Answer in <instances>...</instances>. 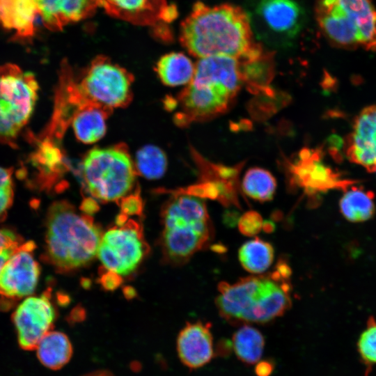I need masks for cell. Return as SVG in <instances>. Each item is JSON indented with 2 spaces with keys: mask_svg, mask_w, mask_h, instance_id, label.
Returning <instances> with one entry per match:
<instances>
[{
  "mask_svg": "<svg viewBox=\"0 0 376 376\" xmlns=\"http://www.w3.org/2000/svg\"><path fill=\"white\" fill-rule=\"evenodd\" d=\"M180 40L198 58L226 56L244 61L263 52L254 41L248 15L228 3L210 7L196 3L181 24Z\"/></svg>",
  "mask_w": 376,
  "mask_h": 376,
  "instance_id": "6da1fadb",
  "label": "cell"
},
{
  "mask_svg": "<svg viewBox=\"0 0 376 376\" xmlns=\"http://www.w3.org/2000/svg\"><path fill=\"white\" fill-rule=\"evenodd\" d=\"M290 275L276 265L267 274L219 283L216 304L220 315L233 323L258 324L281 316L291 306Z\"/></svg>",
  "mask_w": 376,
  "mask_h": 376,
  "instance_id": "7a4b0ae2",
  "label": "cell"
},
{
  "mask_svg": "<svg viewBox=\"0 0 376 376\" xmlns=\"http://www.w3.org/2000/svg\"><path fill=\"white\" fill-rule=\"evenodd\" d=\"M102 236L90 215L79 214L66 201H57L47 212L42 258L57 272H72L93 260Z\"/></svg>",
  "mask_w": 376,
  "mask_h": 376,
  "instance_id": "3957f363",
  "label": "cell"
},
{
  "mask_svg": "<svg viewBox=\"0 0 376 376\" xmlns=\"http://www.w3.org/2000/svg\"><path fill=\"white\" fill-rule=\"evenodd\" d=\"M240 87L238 75L228 63L212 58L198 60L191 81L178 95L181 110L175 122L185 125L222 114Z\"/></svg>",
  "mask_w": 376,
  "mask_h": 376,
  "instance_id": "277c9868",
  "label": "cell"
},
{
  "mask_svg": "<svg viewBox=\"0 0 376 376\" xmlns=\"http://www.w3.org/2000/svg\"><path fill=\"white\" fill-rule=\"evenodd\" d=\"M162 244L171 259L184 260L201 250L211 237L212 226L202 198L182 194L163 212Z\"/></svg>",
  "mask_w": 376,
  "mask_h": 376,
  "instance_id": "5b68a950",
  "label": "cell"
},
{
  "mask_svg": "<svg viewBox=\"0 0 376 376\" xmlns=\"http://www.w3.org/2000/svg\"><path fill=\"white\" fill-rule=\"evenodd\" d=\"M38 91L32 72L10 63L0 66V143L16 146L33 113Z\"/></svg>",
  "mask_w": 376,
  "mask_h": 376,
  "instance_id": "8992f818",
  "label": "cell"
},
{
  "mask_svg": "<svg viewBox=\"0 0 376 376\" xmlns=\"http://www.w3.org/2000/svg\"><path fill=\"white\" fill-rule=\"evenodd\" d=\"M83 175L90 194L108 202L123 198L132 188L136 169L125 145L93 148L85 156Z\"/></svg>",
  "mask_w": 376,
  "mask_h": 376,
  "instance_id": "52a82bcc",
  "label": "cell"
},
{
  "mask_svg": "<svg viewBox=\"0 0 376 376\" xmlns=\"http://www.w3.org/2000/svg\"><path fill=\"white\" fill-rule=\"evenodd\" d=\"M134 77L124 68L105 56L95 58L77 84L82 96L89 102L111 111L124 107L132 97Z\"/></svg>",
  "mask_w": 376,
  "mask_h": 376,
  "instance_id": "ba28073f",
  "label": "cell"
},
{
  "mask_svg": "<svg viewBox=\"0 0 376 376\" xmlns=\"http://www.w3.org/2000/svg\"><path fill=\"white\" fill-rule=\"evenodd\" d=\"M147 251L141 228L129 220L102 236L97 255L107 270L125 276L137 267Z\"/></svg>",
  "mask_w": 376,
  "mask_h": 376,
  "instance_id": "9c48e42d",
  "label": "cell"
},
{
  "mask_svg": "<svg viewBox=\"0 0 376 376\" xmlns=\"http://www.w3.org/2000/svg\"><path fill=\"white\" fill-rule=\"evenodd\" d=\"M36 244L24 242L0 270V311H8L31 295L38 283L40 267L34 256Z\"/></svg>",
  "mask_w": 376,
  "mask_h": 376,
  "instance_id": "30bf717a",
  "label": "cell"
},
{
  "mask_svg": "<svg viewBox=\"0 0 376 376\" xmlns=\"http://www.w3.org/2000/svg\"><path fill=\"white\" fill-rule=\"evenodd\" d=\"M321 149L303 148L298 157L288 164L291 185L302 189L307 195L315 196L329 189H346L352 184L322 161Z\"/></svg>",
  "mask_w": 376,
  "mask_h": 376,
  "instance_id": "8fae6325",
  "label": "cell"
},
{
  "mask_svg": "<svg viewBox=\"0 0 376 376\" xmlns=\"http://www.w3.org/2000/svg\"><path fill=\"white\" fill-rule=\"evenodd\" d=\"M50 293L29 296L23 299L13 313L17 341L24 350H36L38 343L53 327L56 311Z\"/></svg>",
  "mask_w": 376,
  "mask_h": 376,
  "instance_id": "7c38bea8",
  "label": "cell"
},
{
  "mask_svg": "<svg viewBox=\"0 0 376 376\" xmlns=\"http://www.w3.org/2000/svg\"><path fill=\"white\" fill-rule=\"evenodd\" d=\"M255 13L269 33L286 41L297 36L306 20L304 8L295 0H258Z\"/></svg>",
  "mask_w": 376,
  "mask_h": 376,
  "instance_id": "4fadbf2b",
  "label": "cell"
},
{
  "mask_svg": "<svg viewBox=\"0 0 376 376\" xmlns=\"http://www.w3.org/2000/svg\"><path fill=\"white\" fill-rule=\"evenodd\" d=\"M344 149L350 162L376 171V105L364 108L355 118Z\"/></svg>",
  "mask_w": 376,
  "mask_h": 376,
  "instance_id": "5bb4252c",
  "label": "cell"
},
{
  "mask_svg": "<svg viewBox=\"0 0 376 376\" xmlns=\"http://www.w3.org/2000/svg\"><path fill=\"white\" fill-rule=\"evenodd\" d=\"M315 17L323 34L334 46L347 49L361 46L355 22L335 0H317Z\"/></svg>",
  "mask_w": 376,
  "mask_h": 376,
  "instance_id": "9a60e30c",
  "label": "cell"
},
{
  "mask_svg": "<svg viewBox=\"0 0 376 376\" xmlns=\"http://www.w3.org/2000/svg\"><path fill=\"white\" fill-rule=\"evenodd\" d=\"M38 14L50 31L81 21L102 8V0H36Z\"/></svg>",
  "mask_w": 376,
  "mask_h": 376,
  "instance_id": "2e32d148",
  "label": "cell"
},
{
  "mask_svg": "<svg viewBox=\"0 0 376 376\" xmlns=\"http://www.w3.org/2000/svg\"><path fill=\"white\" fill-rule=\"evenodd\" d=\"M210 324L201 322L188 323L180 332L177 350L180 359L188 368H197L213 357Z\"/></svg>",
  "mask_w": 376,
  "mask_h": 376,
  "instance_id": "e0dca14e",
  "label": "cell"
},
{
  "mask_svg": "<svg viewBox=\"0 0 376 376\" xmlns=\"http://www.w3.org/2000/svg\"><path fill=\"white\" fill-rule=\"evenodd\" d=\"M168 6L166 0H102V8L110 15L138 25L162 19Z\"/></svg>",
  "mask_w": 376,
  "mask_h": 376,
  "instance_id": "ac0fdd59",
  "label": "cell"
},
{
  "mask_svg": "<svg viewBox=\"0 0 376 376\" xmlns=\"http://www.w3.org/2000/svg\"><path fill=\"white\" fill-rule=\"evenodd\" d=\"M38 14L36 0H0V26L16 39H31Z\"/></svg>",
  "mask_w": 376,
  "mask_h": 376,
  "instance_id": "d6986e66",
  "label": "cell"
},
{
  "mask_svg": "<svg viewBox=\"0 0 376 376\" xmlns=\"http://www.w3.org/2000/svg\"><path fill=\"white\" fill-rule=\"evenodd\" d=\"M354 20L360 36L361 46L376 51V9L371 0H335Z\"/></svg>",
  "mask_w": 376,
  "mask_h": 376,
  "instance_id": "ffe728a7",
  "label": "cell"
},
{
  "mask_svg": "<svg viewBox=\"0 0 376 376\" xmlns=\"http://www.w3.org/2000/svg\"><path fill=\"white\" fill-rule=\"evenodd\" d=\"M111 111L94 104L79 109L73 116L72 125L77 139L86 144L93 143L106 133V118Z\"/></svg>",
  "mask_w": 376,
  "mask_h": 376,
  "instance_id": "44dd1931",
  "label": "cell"
},
{
  "mask_svg": "<svg viewBox=\"0 0 376 376\" xmlns=\"http://www.w3.org/2000/svg\"><path fill=\"white\" fill-rule=\"evenodd\" d=\"M196 64L182 52H170L157 61L155 70L162 82L169 86L188 84L195 72Z\"/></svg>",
  "mask_w": 376,
  "mask_h": 376,
  "instance_id": "7402d4cb",
  "label": "cell"
},
{
  "mask_svg": "<svg viewBox=\"0 0 376 376\" xmlns=\"http://www.w3.org/2000/svg\"><path fill=\"white\" fill-rule=\"evenodd\" d=\"M36 350L40 362L51 370H58L71 359L72 347L68 337L60 331H50L40 340Z\"/></svg>",
  "mask_w": 376,
  "mask_h": 376,
  "instance_id": "603a6c76",
  "label": "cell"
},
{
  "mask_svg": "<svg viewBox=\"0 0 376 376\" xmlns=\"http://www.w3.org/2000/svg\"><path fill=\"white\" fill-rule=\"evenodd\" d=\"M239 64L242 81L250 92L257 95L270 87L274 73L272 53L263 51L257 57L239 61Z\"/></svg>",
  "mask_w": 376,
  "mask_h": 376,
  "instance_id": "cb8c5ba5",
  "label": "cell"
},
{
  "mask_svg": "<svg viewBox=\"0 0 376 376\" xmlns=\"http://www.w3.org/2000/svg\"><path fill=\"white\" fill-rule=\"evenodd\" d=\"M339 206L343 216L353 223L369 220L375 212L373 192L357 186L345 189Z\"/></svg>",
  "mask_w": 376,
  "mask_h": 376,
  "instance_id": "d4e9b609",
  "label": "cell"
},
{
  "mask_svg": "<svg viewBox=\"0 0 376 376\" xmlns=\"http://www.w3.org/2000/svg\"><path fill=\"white\" fill-rule=\"evenodd\" d=\"M274 253V248L270 243L256 237L241 246L238 256L245 270L252 274H260L272 264Z\"/></svg>",
  "mask_w": 376,
  "mask_h": 376,
  "instance_id": "484cf974",
  "label": "cell"
},
{
  "mask_svg": "<svg viewBox=\"0 0 376 376\" xmlns=\"http://www.w3.org/2000/svg\"><path fill=\"white\" fill-rule=\"evenodd\" d=\"M264 345L262 334L248 324L240 327L233 336V349L237 357L248 364H253L260 360Z\"/></svg>",
  "mask_w": 376,
  "mask_h": 376,
  "instance_id": "4316f807",
  "label": "cell"
},
{
  "mask_svg": "<svg viewBox=\"0 0 376 376\" xmlns=\"http://www.w3.org/2000/svg\"><path fill=\"white\" fill-rule=\"evenodd\" d=\"M242 189L247 196L255 201H268L274 197L276 181L269 171L253 167L248 169L244 175Z\"/></svg>",
  "mask_w": 376,
  "mask_h": 376,
  "instance_id": "83f0119b",
  "label": "cell"
},
{
  "mask_svg": "<svg viewBox=\"0 0 376 376\" xmlns=\"http://www.w3.org/2000/svg\"><path fill=\"white\" fill-rule=\"evenodd\" d=\"M135 161L136 171L150 180L160 178L167 168L166 154L153 145H147L139 150Z\"/></svg>",
  "mask_w": 376,
  "mask_h": 376,
  "instance_id": "f1b7e54d",
  "label": "cell"
},
{
  "mask_svg": "<svg viewBox=\"0 0 376 376\" xmlns=\"http://www.w3.org/2000/svg\"><path fill=\"white\" fill-rule=\"evenodd\" d=\"M13 170L0 166V222L6 219L14 199Z\"/></svg>",
  "mask_w": 376,
  "mask_h": 376,
  "instance_id": "f546056e",
  "label": "cell"
},
{
  "mask_svg": "<svg viewBox=\"0 0 376 376\" xmlns=\"http://www.w3.org/2000/svg\"><path fill=\"white\" fill-rule=\"evenodd\" d=\"M358 350L362 359L368 363H376V322L369 320L366 328L361 334Z\"/></svg>",
  "mask_w": 376,
  "mask_h": 376,
  "instance_id": "4dcf8cb0",
  "label": "cell"
},
{
  "mask_svg": "<svg viewBox=\"0 0 376 376\" xmlns=\"http://www.w3.org/2000/svg\"><path fill=\"white\" fill-rule=\"evenodd\" d=\"M24 242L23 238L15 231L0 228V270Z\"/></svg>",
  "mask_w": 376,
  "mask_h": 376,
  "instance_id": "1f68e13d",
  "label": "cell"
},
{
  "mask_svg": "<svg viewBox=\"0 0 376 376\" xmlns=\"http://www.w3.org/2000/svg\"><path fill=\"white\" fill-rule=\"evenodd\" d=\"M263 222L262 216L258 212L250 210L239 217L237 226L241 234L253 237L263 229Z\"/></svg>",
  "mask_w": 376,
  "mask_h": 376,
  "instance_id": "d6a6232c",
  "label": "cell"
},
{
  "mask_svg": "<svg viewBox=\"0 0 376 376\" xmlns=\"http://www.w3.org/2000/svg\"><path fill=\"white\" fill-rule=\"evenodd\" d=\"M122 214L127 215H141L143 203L139 195L123 197L120 203Z\"/></svg>",
  "mask_w": 376,
  "mask_h": 376,
  "instance_id": "836d02e7",
  "label": "cell"
},
{
  "mask_svg": "<svg viewBox=\"0 0 376 376\" xmlns=\"http://www.w3.org/2000/svg\"><path fill=\"white\" fill-rule=\"evenodd\" d=\"M100 282L104 289L113 290L122 283L123 279L120 274L108 270L102 275Z\"/></svg>",
  "mask_w": 376,
  "mask_h": 376,
  "instance_id": "e575fe53",
  "label": "cell"
},
{
  "mask_svg": "<svg viewBox=\"0 0 376 376\" xmlns=\"http://www.w3.org/2000/svg\"><path fill=\"white\" fill-rule=\"evenodd\" d=\"M272 370V363L267 361L258 363L256 367V373L258 376H269Z\"/></svg>",
  "mask_w": 376,
  "mask_h": 376,
  "instance_id": "d590c367",
  "label": "cell"
},
{
  "mask_svg": "<svg viewBox=\"0 0 376 376\" xmlns=\"http://www.w3.org/2000/svg\"><path fill=\"white\" fill-rule=\"evenodd\" d=\"M80 209L84 214L90 215L97 212L99 207L94 200L88 198L82 202Z\"/></svg>",
  "mask_w": 376,
  "mask_h": 376,
  "instance_id": "8d00e7d4",
  "label": "cell"
},
{
  "mask_svg": "<svg viewBox=\"0 0 376 376\" xmlns=\"http://www.w3.org/2000/svg\"><path fill=\"white\" fill-rule=\"evenodd\" d=\"M82 376H113V375L109 371L105 370H100L87 373Z\"/></svg>",
  "mask_w": 376,
  "mask_h": 376,
  "instance_id": "74e56055",
  "label": "cell"
},
{
  "mask_svg": "<svg viewBox=\"0 0 376 376\" xmlns=\"http://www.w3.org/2000/svg\"><path fill=\"white\" fill-rule=\"evenodd\" d=\"M274 228V226L273 222L272 221H264L263 225V230H264L266 233H271L273 231Z\"/></svg>",
  "mask_w": 376,
  "mask_h": 376,
  "instance_id": "f35d334b",
  "label": "cell"
},
{
  "mask_svg": "<svg viewBox=\"0 0 376 376\" xmlns=\"http://www.w3.org/2000/svg\"><path fill=\"white\" fill-rule=\"evenodd\" d=\"M124 293L127 298L130 299L134 297L135 290L131 287H125L124 288Z\"/></svg>",
  "mask_w": 376,
  "mask_h": 376,
  "instance_id": "ab89813d",
  "label": "cell"
}]
</instances>
